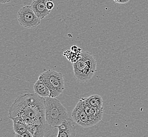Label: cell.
Here are the masks:
<instances>
[{
    "mask_svg": "<svg viewBox=\"0 0 148 137\" xmlns=\"http://www.w3.org/2000/svg\"><path fill=\"white\" fill-rule=\"evenodd\" d=\"M74 75L76 79L84 82L90 80L97 70V61L89 52L82 51L79 59L73 63Z\"/></svg>",
    "mask_w": 148,
    "mask_h": 137,
    "instance_id": "obj_2",
    "label": "cell"
},
{
    "mask_svg": "<svg viewBox=\"0 0 148 137\" xmlns=\"http://www.w3.org/2000/svg\"><path fill=\"white\" fill-rule=\"evenodd\" d=\"M45 99V118L46 122L50 127L56 128L69 118L68 111L56 98L47 97Z\"/></svg>",
    "mask_w": 148,
    "mask_h": 137,
    "instance_id": "obj_3",
    "label": "cell"
},
{
    "mask_svg": "<svg viewBox=\"0 0 148 137\" xmlns=\"http://www.w3.org/2000/svg\"><path fill=\"white\" fill-rule=\"evenodd\" d=\"M39 78L44 82L50 91L51 97L56 98L64 90V81L62 74L53 70H47L42 73Z\"/></svg>",
    "mask_w": 148,
    "mask_h": 137,
    "instance_id": "obj_4",
    "label": "cell"
},
{
    "mask_svg": "<svg viewBox=\"0 0 148 137\" xmlns=\"http://www.w3.org/2000/svg\"><path fill=\"white\" fill-rule=\"evenodd\" d=\"M11 0H0V3L1 4H5L11 2Z\"/></svg>",
    "mask_w": 148,
    "mask_h": 137,
    "instance_id": "obj_15",
    "label": "cell"
},
{
    "mask_svg": "<svg viewBox=\"0 0 148 137\" xmlns=\"http://www.w3.org/2000/svg\"><path fill=\"white\" fill-rule=\"evenodd\" d=\"M71 116L74 122L83 128H89L95 125L85 112L81 99L74 108Z\"/></svg>",
    "mask_w": 148,
    "mask_h": 137,
    "instance_id": "obj_6",
    "label": "cell"
},
{
    "mask_svg": "<svg viewBox=\"0 0 148 137\" xmlns=\"http://www.w3.org/2000/svg\"><path fill=\"white\" fill-rule=\"evenodd\" d=\"M50 0H33L30 6L36 15L40 19H43L51 12L47 8V3Z\"/></svg>",
    "mask_w": 148,
    "mask_h": 137,
    "instance_id": "obj_9",
    "label": "cell"
},
{
    "mask_svg": "<svg viewBox=\"0 0 148 137\" xmlns=\"http://www.w3.org/2000/svg\"><path fill=\"white\" fill-rule=\"evenodd\" d=\"M54 4L52 1V0H50L49 1H47V10H49V11H52V10L53 9Z\"/></svg>",
    "mask_w": 148,
    "mask_h": 137,
    "instance_id": "obj_13",
    "label": "cell"
},
{
    "mask_svg": "<svg viewBox=\"0 0 148 137\" xmlns=\"http://www.w3.org/2000/svg\"><path fill=\"white\" fill-rule=\"evenodd\" d=\"M75 122L69 118L63 121L60 125L57 126L58 129V137H74L76 136Z\"/></svg>",
    "mask_w": 148,
    "mask_h": 137,
    "instance_id": "obj_8",
    "label": "cell"
},
{
    "mask_svg": "<svg viewBox=\"0 0 148 137\" xmlns=\"http://www.w3.org/2000/svg\"><path fill=\"white\" fill-rule=\"evenodd\" d=\"M113 1H114L116 3H118V4H126L130 1V0H113Z\"/></svg>",
    "mask_w": 148,
    "mask_h": 137,
    "instance_id": "obj_14",
    "label": "cell"
},
{
    "mask_svg": "<svg viewBox=\"0 0 148 137\" xmlns=\"http://www.w3.org/2000/svg\"><path fill=\"white\" fill-rule=\"evenodd\" d=\"M45 99L34 93H24L15 99L9 110V118L27 117L37 125L47 124L45 118Z\"/></svg>",
    "mask_w": 148,
    "mask_h": 137,
    "instance_id": "obj_1",
    "label": "cell"
},
{
    "mask_svg": "<svg viewBox=\"0 0 148 137\" xmlns=\"http://www.w3.org/2000/svg\"><path fill=\"white\" fill-rule=\"evenodd\" d=\"M83 108L88 116L94 125L101 121L103 115V108L93 107L86 102L84 98L81 99Z\"/></svg>",
    "mask_w": 148,
    "mask_h": 137,
    "instance_id": "obj_7",
    "label": "cell"
},
{
    "mask_svg": "<svg viewBox=\"0 0 148 137\" xmlns=\"http://www.w3.org/2000/svg\"><path fill=\"white\" fill-rule=\"evenodd\" d=\"M18 21L22 27L34 29L41 23V19L37 16L30 5L22 7L18 13Z\"/></svg>",
    "mask_w": 148,
    "mask_h": 137,
    "instance_id": "obj_5",
    "label": "cell"
},
{
    "mask_svg": "<svg viewBox=\"0 0 148 137\" xmlns=\"http://www.w3.org/2000/svg\"><path fill=\"white\" fill-rule=\"evenodd\" d=\"M86 102L90 105L93 107L103 108V100L101 96L99 95H93L89 97L84 98Z\"/></svg>",
    "mask_w": 148,
    "mask_h": 137,
    "instance_id": "obj_12",
    "label": "cell"
},
{
    "mask_svg": "<svg viewBox=\"0 0 148 137\" xmlns=\"http://www.w3.org/2000/svg\"><path fill=\"white\" fill-rule=\"evenodd\" d=\"M34 90L35 93L41 97L44 98L50 97V90L49 89L48 87L44 83V82L40 78L36 81V84H34Z\"/></svg>",
    "mask_w": 148,
    "mask_h": 137,
    "instance_id": "obj_11",
    "label": "cell"
},
{
    "mask_svg": "<svg viewBox=\"0 0 148 137\" xmlns=\"http://www.w3.org/2000/svg\"><path fill=\"white\" fill-rule=\"evenodd\" d=\"M11 119L13 121V130L15 132V137H19L21 134L27 131V124L21 117L16 116Z\"/></svg>",
    "mask_w": 148,
    "mask_h": 137,
    "instance_id": "obj_10",
    "label": "cell"
}]
</instances>
